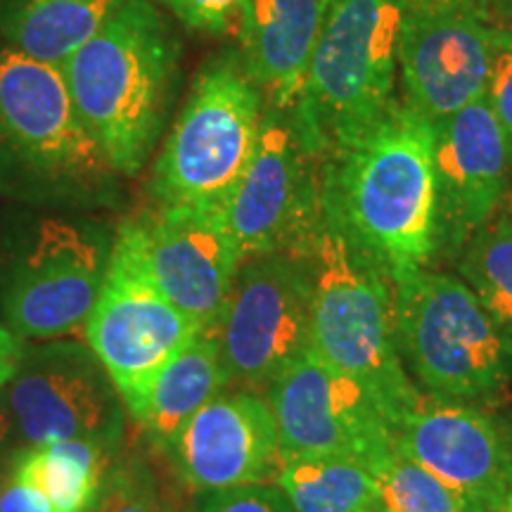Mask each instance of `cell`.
Listing matches in <instances>:
<instances>
[{"instance_id":"1","label":"cell","mask_w":512,"mask_h":512,"mask_svg":"<svg viewBox=\"0 0 512 512\" xmlns=\"http://www.w3.org/2000/svg\"><path fill=\"white\" fill-rule=\"evenodd\" d=\"M62 72L76 112L117 176H138L157 155L181 91L176 19L155 0H126Z\"/></svg>"},{"instance_id":"2","label":"cell","mask_w":512,"mask_h":512,"mask_svg":"<svg viewBox=\"0 0 512 512\" xmlns=\"http://www.w3.org/2000/svg\"><path fill=\"white\" fill-rule=\"evenodd\" d=\"M432 140V121L399 95L356 143L325 162L332 207L392 283L434 268Z\"/></svg>"},{"instance_id":"3","label":"cell","mask_w":512,"mask_h":512,"mask_svg":"<svg viewBox=\"0 0 512 512\" xmlns=\"http://www.w3.org/2000/svg\"><path fill=\"white\" fill-rule=\"evenodd\" d=\"M117 185L60 64L34 60L0 38V195L100 207L117 197Z\"/></svg>"},{"instance_id":"4","label":"cell","mask_w":512,"mask_h":512,"mask_svg":"<svg viewBox=\"0 0 512 512\" xmlns=\"http://www.w3.org/2000/svg\"><path fill=\"white\" fill-rule=\"evenodd\" d=\"M311 268V351L380 396L394 425L422 399L396 344L394 283L351 238L323 181V214L306 247Z\"/></svg>"},{"instance_id":"5","label":"cell","mask_w":512,"mask_h":512,"mask_svg":"<svg viewBox=\"0 0 512 512\" xmlns=\"http://www.w3.org/2000/svg\"><path fill=\"white\" fill-rule=\"evenodd\" d=\"M266 100L235 48L202 62L152 162V204L223 209L259 140Z\"/></svg>"},{"instance_id":"6","label":"cell","mask_w":512,"mask_h":512,"mask_svg":"<svg viewBox=\"0 0 512 512\" xmlns=\"http://www.w3.org/2000/svg\"><path fill=\"white\" fill-rule=\"evenodd\" d=\"M401 0H332L292 117L323 162L342 155L399 98Z\"/></svg>"},{"instance_id":"7","label":"cell","mask_w":512,"mask_h":512,"mask_svg":"<svg viewBox=\"0 0 512 512\" xmlns=\"http://www.w3.org/2000/svg\"><path fill=\"white\" fill-rule=\"evenodd\" d=\"M394 313L403 368L432 399H489L512 382V337L456 273L396 280Z\"/></svg>"},{"instance_id":"8","label":"cell","mask_w":512,"mask_h":512,"mask_svg":"<svg viewBox=\"0 0 512 512\" xmlns=\"http://www.w3.org/2000/svg\"><path fill=\"white\" fill-rule=\"evenodd\" d=\"M200 332L195 320L159 292L136 228L126 219L112 240L105 283L83 325V337L110 373L128 413L140 411L152 377Z\"/></svg>"},{"instance_id":"9","label":"cell","mask_w":512,"mask_h":512,"mask_svg":"<svg viewBox=\"0 0 512 512\" xmlns=\"http://www.w3.org/2000/svg\"><path fill=\"white\" fill-rule=\"evenodd\" d=\"M112 242L86 223L43 216L0 268L3 325L48 342L83 330L110 266Z\"/></svg>"},{"instance_id":"10","label":"cell","mask_w":512,"mask_h":512,"mask_svg":"<svg viewBox=\"0 0 512 512\" xmlns=\"http://www.w3.org/2000/svg\"><path fill=\"white\" fill-rule=\"evenodd\" d=\"M323 181L325 162L292 112L266 105L254 155L221 209L242 261L304 254L323 214Z\"/></svg>"},{"instance_id":"11","label":"cell","mask_w":512,"mask_h":512,"mask_svg":"<svg viewBox=\"0 0 512 512\" xmlns=\"http://www.w3.org/2000/svg\"><path fill=\"white\" fill-rule=\"evenodd\" d=\"M311 294V268L302 254L242 261L216 328L230 384L266 392L311 349Z\"/></svg>"},{"instance_id":"12","label":"cell","mask_w":512,"mask_h":512,"mask_svg":"<svg viewBox=\"0 0 512 512\" xmlns=\"http://www.w3.org/2000/svg\"><path fill=\"white\" fill-rule=\"evenodd\" d=\"M283 458L344 456L373 465L394 446V418L373 389L306 349L266 389Z\"/></svg>"},{"instance_id":"13","label":"cell","mask_w":512,"mask_h":512,"mask_svg":"<svg viewBox=\"0 0 512 512\" xmlns=\"http://www.w3.org/2000/svg\"><path fill=\"white\" fill-rule=\"evenodd\" d=\"M494 27L489 0H401V98L430 121L482 98Z\"/></svg>"},{"instance_id":"14","label":"cell","mask_w":512,"mask_h":512,"mask_svg":"<svg viewBox=\"0 0 512 512\" xmlns=\"http://www.w3.org/2000/svg\"><path fill=\"white\" fill-rule=\"evenodd\" d=\"M434 264H456L467 242L512 200V152L479 98L432 121Z\"/></svg>"},{"instance_id":"15","label":"cell","mask_w":512,"mask_h":512,"mask_svg":"<svg viewBox=\"0 0 512 512\" xmlns=\"http://www.w3.org/2000/svg\"><path fill=\"white\" fill-rule=\"evenodd\" d=\"M8 396L27 444L88 439L119 448L124 437L126 406L88 344L27 347Z\"/></svg>"},{"instance_id":"16","label":"cell","mask_w":512,"mask_h":512,"mask_svg":"<svg viewBox=\"0 0 512 512\" xmlns=\"http://www.w3.org/2000/svg\"><path fill=\"white\" fill-rule=\"evenodd\" d=\"M131 223L159 292L202 330L219 328L242 264L223 211L152 204Z\"/></svg>"},{"instance_id":"17","label":"cell","mask_w":512,"mask_h":512,"mask_svg":"<svg viewBox=\"0 0 512 512\" xmlns=\"http://www.w3.org/2000/svg\"><path fill=\"white\" fill-rule=\"evenodd\" d=\"M394 444L479 508L505 510L512 448L501 427L479 408L432 396L420 399L394 425Z\"/></svg>"},{"instance_id":"18","label":"cell","mask_w":512,"mask_h":512,"mask_svg":"<svg viewBox=\"0 0 512 512\" xmlns=\"http://www.w3.org/2000/svg\"><path fill=\"white\" fill-rule=\"evenodd\" d=\"M169 451L183 482L200 494L271 484L283 463L271 406L249 389L216 394L185 422Z\"/></svg>"},{"instance_id":"19","label":"cell","mask_w":512,"mask_h":512,"mask_svg":"<svg viewBox=\"0 0 512 512\" xmlns=\"http://www.w3.org/2000/svg\"><path fill=\"white\" fill-rule=\"evenodd\" d=\"M330 8L332 0H247L235 50L268 107L294 110Z\"/></svg>"},{"instance_id":"20","label":"cell","mask_w":512,"mask_h":512,"mask_svg":"<svg viewBox=\"0 0 512 512\" xmlns=\"http://www.w3.org/2000/svg\"><path fill=\"white\" fill-rule=\"evenodd\" d=\"M226 384L230 382L223 366L219 330H202L152 377L133 420L145 427L157 446L169 451L185 422L221 394Z\"/></svg>"},{"instance_id":"21","label":"cell","mask_w":512,"mask_h":512,"mask_svg":"<svg viewBox=\"0 0 512 512\" xmlns=\"http://www.w3.org/2000/svg\"><path fill=\"white\" fill-rule=\"evenodd\" d=\"M126 0H0V38L34 60L62 64Z\"/></svg>"},{"instance_id":"22","label":"cell","mask_w":512,"mask_h":512,"mask_svg":"<svg viewBox=\"0 0 512 512\" xmlns=\"http://www.w3.org/2000/svg\"><path fill=\"white\" fill-rule=\"evenodd\" d=\"M117 451L88 439L29 444L12 458L10 479L36 486L53 512H93L117 465Z\"/></svg>"},{"instance_id":"23","label":"cell","mask_w":512,"mask_h":512,"mask_svg":"<svg viewBox=\"0 0 512 512\" xmlns=\"http://www.w3.org/2000/svg\"><path fill=\"white\" fill-rule=\"evenodd\" d=\"M273 484L294 512H382L373 470L356 458H283Z\"/></svg>"},{"instance_id":"24","label":"cell","mask_w":512,"mask_h":512,"mask_svg":"<svg viewBox=\"0 0 512 512\" xmlns=\"http://www.w3.org/2000/svg\"><path fill=\"white\" fill-rule=\"evenodd\" d=\"M456 275L512 337V209L505 207L467 242Z\"/></svg>"},{"instance_id":"25","label":"cell","mask_w":512,"mask_h":512,"mask_svg":"<svg viewBox=\"0 0 512 512\" xmlns=\"http://www.w3.org/2000/svg\"><path fill=\"white\" fill-rule=\"evenodd\" d=\"M370 470L380 489L382 512H486L401 453L396 444Z\"/></svg>"},{"instance_id":"26","label":"cell","mask_w":512,"mask_h":512,"mask_svg":"<svg viewBox=\"0 0 512 512\" xmlns=\"http://www.w3.org/2000/svg\"><path fill=\"white\" fill-rule=\"evenodd\" d=\"M157 479L145 460L126 458L112 467L93 512H157Z\"/></svg>"},{"instance_id":"27","label":"cell","mask_w":512,"mask_h":512,"mask_svg":"<svg viewBox=\"0 0 512 512\" xmlns=\"http://www.w3.org/2000/svg\"><path fill=\"white\" fill-rule=\"evenodd\" d=\"M482 98L503 128L512 152V24H496L491 31Z\"/></svg>"},{"instance_id":"28","label":"cell","mask_w":512,"mask_h":512,"mask_svg":"<svg viewBox=\"0 0 512 512\" xmlns=\"http://www.w3.org/2000/svg\"><path fill=\"white\" fill-rule=\"evenodd\" d=\"M183 29L204 36H235L247 0H155Z\"/></svg>"},{"instance_id":"29","label":"cell","mask_w":512,"mask_h":512,"mask_svg":"<svg viewBox=\"0 0 512 512\" xmlns=\"http://www.w3.org/2000/svg\"><path fill=\"white\" fill-rule=\"evenodd\" d=\"M195 512H294L275 484H252L202 494Z\"/></svg>"},{"instance_id":"30","label":"cell","mask_w":512,"mask_h":512,"mask_svg":"<svg viewBox=\"0 0 512 512\" xmlns=\"http://www.w3.org/2000/svg\"><path fill=\"white\" fill-rule=\"evenodd\" d=\"M0 512H53V505L36 486L8 477L0 489Z\"/></svg>"},{"instance_id":"31","label":"cell","mask_w":512,"mask_h":512,"mask_svg":"<svg viewBox=\"0 0 512 512\" xmlns=\"http://www.w3.org/2000/svg\"><path fill=\"white\" fill-rule=\"evenodd\" d=\"M24 351H27V342L17 337L8 325H0V389L8 387L12 377L17 375Z\"/></svg>"},{"instance_id":"32","label":"cell","mask_w":512,"mask_h":512,"mask_svg":"<svg viewBox=\"0 0 512 512\" xmlns=\"http://www.w3.org/2000/svg\"><path fill=\"white\" fill-rule=\"evenodd\" d=\"M19 434L15 411H12V403L8 396V387L0 389V451L12 446V441Z\"/></svg>"},{"instance_id":"33","label":"cell","mask_w":512,"mask_h":512,"mask_svg":"<svg viewBox=\"0 0 512 512\" xmlns=\"http://www.w3.org/2000/svg\"><path fill=\"white\" fill-rule=\"evenodd\" d=\"M489 8L496 24H512V0H489Z\"/></svg>"},{"instance_id":"34","label":"cell","mask_w":512,"mask_h":512,"mask_svg":"<svg viewBox=\"0 0 512 512\" xmlns=\"http://www.w3.org/2000/svg\"><path fill=\"white\" fill-rule=\"evenodd\" d=\"M503 512H512V484H510V491H508V501H505V510Z\"/></svg>"},{"instance_id":"35","label":"cell","mask_w":512,"mask_h":512,"mask_svg":"<svg viewBox=\"0 0 512 512\" xmlns=\"http://www.w3.org/2000/svg\"><path fill=\"white\" fill-rule=\"evenodd\" d=\"M157 512H174V510H169V505H159Z\"/></svg>"},{"instance_id":"36","label":"cell","mask_w":512,"mask_h":512,"mask_svg":"<svg viewBox=\"0 0 512 512\" xmlns=\"http://www.w3.org/2000/svg\"><path fill=\"white\" fill-rule=\"evenodd\" d=\"M510 209H512V200H510Z\"/></svg>"}]
</instances>
